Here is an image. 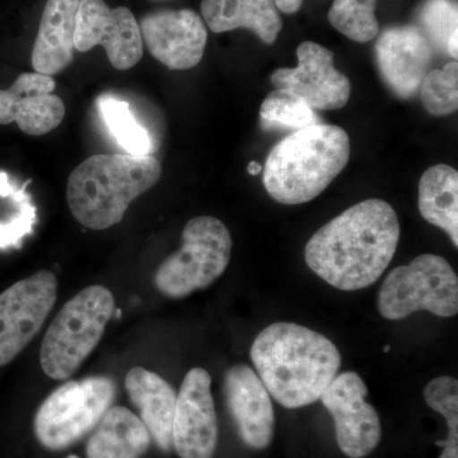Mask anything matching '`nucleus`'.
<instances>
[{
    "mask_svg": "<svg viewBox=\"0 0 458 458\" xmlns=\"http://www.w3.org/2000/svg\"><path fill=\"white\" fill-rule=\"evenodd\" d=\"M400 222L390 204L369 199L318 229L304 250L306 264L340 291L375 284L393 261Z\"/></svg>",
    "mask_w": 458,
    "mask_h": 458,
    "instance_id": "nucleus-1",
    "label": "nucleus"
},
{
    "mask_svg": "<svg viewBox=\"0 0 458 458\" xmlns=\"http://www.w3.org/2000/svg\"><path fill=\"white\" fill-rule=\"evenodd\" d=\"M250 354L267 393L286 409L303 408L321 399L342 367L335 344L292 322L264 328Z\"/></svg>",
    "mask_w": 458,
    "mask_h": 458,
    "instance_id": "nucleus-2",
    "label": "nucleus"
},
{
    "mask_svg": "<svg viewBox=\"0 0 458 458\" xmlns=\"http://www.w3.org/2000/svg\"><path fill=\"white\" fill-rule=\"evenodd\" d=\"M351 152L349 135L339 126L318 123L295 131L267 156L265 189L280 204L309 203L342 174Z\"/></svg>",
    "mask_w": 458,
    "mask_h": 458,
    "instance_id": "nucleus-3",
    "label": "nucleus"
},
{
    "mask_svg": "<svg viewBox=\"0 0 458 458\" xmlns=\"http://www.w3.org/2000/svg\"><path fill=\"white\" fill-rule=\"evenodd\" d=\"M153 156L95 155L75 167L66 185L69 209L81 225L104 231L123 221L135 199L158 182Z\"/></svg>",
    "mask_w": 458,
    "mask_h": 458,
    "instance_id": "nucleus-4",
    "label": "nucleus"
},
{
    "mask_svg": "<svg viewBox=\"0 0 458 458\" xmlns=\"http://www.w3.org/2000/svg\"><path fill=\"white\" fill-rule=\"evenodd\" d=\"M114 313V298L104 285H90L75 294L51 322L40 351L45 375L64 381L95 351Z\"/></svg>",
    "mask_w": 458,
    "mask_h": 458,
    "instance_id": "nucleus-5",
    "label": "nucleus"
},
{
    "mask_svg": "<svg viewBox=\"0 0 458 458\" xmlns=\"http://www.w3.org/2000/svg\"><path fill=\"white\" fill-rule=\"evenodd\" d=\"M231 254L232 237L225 223L214 216H195L183 228L179 251L156 271V288L174 300L188 297L216 282L227 269Z\"/></svg>",
    "mask_w": 458,
    "mask_h": 458,
    "instance_id": "nucleus-6",
    "label": "nucleus"
},
{
    "mask_svg": "<svg viewBox=\"0 0 458 458\" xmlns=\"http://www.w3.org/2000/svg\"><path fill=\"white\" fill-rule=\"evenodd\" d=\"M116 385L105 376L59 386L33 420L36 438L49 451H63L92 432L113 406Z\"/></svg>",
    "mask_w": 458,
    "mask_h": 458,
    "instance_id": "nucleus-7",
    "label": "nucleus"
},
{
    "mask_svg": "<svg viewBox=\"0 0 458 458\" xmlns=\"http://www.w3.org/2000/svg\"><path fill=\"white\" fill-rule=\"evenodd\" d=\"M382 318L399 321L428 311L438 318L458 312V278L442 256L424 254L388 274L378 295Z\"/></svg>",
    "mask_w": 458,
    "mask_h": 458,
    "instance_id": "nucleus-8",
    "label": "nucleus"
},
{
    "mask_svg": "<svg viewBox=\"0 0 458 458\" xmlns=\"http://www.w3.org/2000/svg\"><path fill=\"white\" fill-rule=\"evenodd\" d=\"M57 279L41 270L0 294V367L11 363L38 335L56 302Z\"/></svg>",
    "mask_w": 458,
    "mask_h": 458,
    "instance_id": "nucleus-9",
    "label": "nucleus"
},
{
    "mask_svg": "<svg viewBox=\"0 0 458 458\" xmlns=\"http://www.w3.org/2000/svg\"><path fill=\"white\" fill-rule=\"evenodd\" d=\"M74 45L80 53L101 45L117 71L134 68L144 53L140 23L131 9L110 8L104 0H81L75 20Z\"/></svg>",
    "mask_w": 458,
    "mask_h": 458,
    "instance_id": "nucleus-10",
    "label": "nucleus"
},
{
    "mask_svg": "<svg viewBox=\"0 0 458 458\" xmlns=\"http://www.w3.org/2000/svg\"><path fill=\"white\" fill-rule=\"evenodd\" d=\"M367 394L369 388L358 373L344 372L319 399L334 419L337 445L351 458L369 456L381 442V420Z\"/></svg>",
    "mask_w": 458,
    "mask_h": 458,
    "instance_id": "nucleus-11",
    "label": "nucleus"
},
{
    "mask_svg": "<svg viewBox=\"0 0 458 458\" xmlns=\"http://www.w3.org/2000/svg\"><path fill=\"white\" fill-rule=\"evenodd\" d=\"M218 434L212 378L207 370L197 367L189 370L181 385L172 443L180 458H213Z\"/></svg>",
    "mask_w": 458,
    "mask_h": 458,
    "instance_id": "nucleus-12",
    "label": "nucleus"
},
{
    "mask_svg": "<svg viewBox=\"0 0 458 458\" xmlns=\"http://www.w3.org/2000/svg\"><path fill=\"white\" fill-rule=\"evenodd\" d=\"M297 68H282L271 74L276 89H286L303 99L313 110H339L351 98V81L334 65V54L313 41L297 49Z\"/></svg>",
    "mask_w": 458,
    "mask_h": 458,
    "instance_id": "nucleus-13",
    "label": "nucleus"
},
{
    "mask_svg": "<svg viewBox=\"0 0 458 458\" xmlns=\"http://www.w3.org/2000/svg\"><path fill=\"white\" fill-rule=\"evenodd\" d=\"M140 27L148 51L172 71H188L203 59L207 27L191 9L153 12L141 18Z\"/></svg>",
    "mask_w": 458,
    "mask_h": 458,
    "instance_id": "nucleus-14",
    "label": "nucleus"
},
{
    "mask_svg": "<svg viewBox=\"0 0 458 458\" xmlns=\"http://www.w3.org/2000/svg\"><path fill=\"white\" fill-rule=\"evenodd\" d=\"M433 47L417 26L391 27L376 44L382 80L397 98H414L432 63Z\"/></svg>",
    "mask_w": 458,
    "mask_h": 458,
    "instance_id": "nucleus-15",
    "label": "nucleus"
},
{
    "mask_svg": "<svg viewBox=\"0 0 458 458\" xmlns=\"http://www.w3.org/2000/svg\"><path fill=\"white\" fill-rule=\"evenodd\" d=\"M55 81L49 75L23 73L8 89H0V125L16 123L25 134H49L65 116L64 101L54 93Z\"/></svg>",
    "mask_w": 458,
    "mask_h": 458,
    "instance_id": "nucleus-16",
    "label": "nucleus"
},
{
    "mask_svg": "<svg viewBox=\"0 0 458 458\" xmlns=\"http://www.w3.org/2000/svg\"><path fill=\"white\" fill-rule=\"evenodd\" d=\"M225 396L238 436L247 447L258 451L269 447L276 417L270 394L258 373L243 364L229 369L225 376Z\"/></svg>",
    "mask_w": 458,
    "mask_h": 458,
    "instance_id": "nucleus-17",
    "label": "nucleus"
},
{
    "mask_svg": "<svg viewBox=\"0 0 458 458\" xmlns=\"http://www.w3.org/2000/svg\"><path fill=\"white\" fill-rule=\"evenodd\" d=\"M81 0H47L32 49L36 73L53 77L73 62L75 20Z\"/></svg>",
    "mask_w": 458,
    "mask_h": 458,
    "instance_id": "nucleus-18",
    "label": "nucleus"
},
{
    "mask_svg": "<svg viewBox=\"0 0 458 458\" xmlns=\"http://www.w3.org/2000/svg\"><path fill=\"white\" fill-rule=\"evenodd\" d=\"M125 388L132 405L140 410V419L150 438L161 451L170 452L174 448L172 427L177 401L174 387L161 376L134 367L125 377Z\"/></svg>",
    "mask_w": 458,
    "mask_h": 458,
    "instance_id": "nucleus-19",
    "label": "nucleus"
},
{
    "mask_svg": "<svg viewBox=\"0 0 458 458\" xmlns=\"http://www.w3.org/2000/svg\"><path fill=\"white\" fill-rule=\"evenodd\" d=\"M201 14L213 32L246 29L267 45L276 42L283 27L274 0H203Z\"/></svg>",
    "mask_w": 458,
    "mask_h": 458,
    "instance_id": "nucleus-20",
    "label": "nucleus"
},
{
    "mask_svg": "<svg viewBox=\"0 0 458 458\" xmlns=\"http://www.w3.org/2000/svg\"><path fill=\"white\" fill-rule=\"evenodd\" d=\"M92 432L87 458H140L152 441L140 419L123 406H111Z\"/></svg>",
    "mask_w": 458,
    "mask_h": 458,
    "instance_id": "nucleus-21",
    "label": "nucleus"
},
{
    "mask_svg": "<svg viewBox=\"0 0 458 458\" xmlns=\"http://www.w3.org/2000/svg\"><path fill=\"white\" fill-rule=\"evenodd\" d=\"M419 210L458 247V172L447 165L428 168L419 183Z\"/></svg>",
    "mask_w": 458,
    "mask_h": 458,
    "instance_id": "nucleus-22",
    "label": "nucleus"
},
{
    "mask_svg": "<svg viewBox=\"0 0 458 458\" xmlns=\"http://www.w3.org/2000/svg\"><path fill=\"white\" fill-rule=\"evenodd\" d=\"M99 116L116 143L126 155L150 156L155 150L152 138L140 125L129 102L114 95H101L96 99Z\"/></svg>",
    "mask_w": 458,
    "mask_h": 458,
    "instance_id": "nucleus-23",
    "label": "nucleus"
},
{
    "mask_svg": "<svg viewBox=\"0 0 458 458\" xmlns=\"http://www.w3.org/2000/svg\"><path fill=\"white\" fill-rule=\"evenodd\" d=\"M262 129H300L318 123L315 110L302 98L286 89H276L267 95L260 107Z\"/></svg>",
    "mask_w": 458,
    "mask_h": 458,
    "instance_id": "nucleus-24",
    "label": "nucleus"
},
{
    "mask_svg": "<svg viewBox=\"0 0 458 458\" xmlns=\"http://www.w3.org/2000/svg\"><path fill=\"white\" fill-rule=\"evenodd\" d=\"M421 32L432 47L445 51L452 59L458 55V8L456 0H426L419 11Z\"/></svg>",
    "mask_w": 458,
    "mask_h": 458,
    "instance_id": "nucleus-25",
    "label": "nucleus"
},
{
    "mask_svg": "<svg viewBox=\"0 0 458 458\" xmlns=\"http://www.w3.org/2000/svg\"><path fill=\"white\" fill-rule=\"evenodd\" d=\"M375 9L376 0H334L328 21L346 38L364 44L378 35Z\"/></svg>",
    "mask_w": 458,
    "mask_h": 458,
    "instance_id": "nucleus-26",
    "label": "nucleus"
},
{
    "mask_svg": "<svg viewBox=\"0 0 458 458\" xmlns=\"http://www.w3.org/2000/svg\"><path fill=\"white\" fill-rule=\"evenodd\" d=\"M424 399L434 411L445 417L447 439L437 442L443 451L439 458H458V382L450 376L437 377L427 385Z\"/></svg>",
    "mask_w": 458,
    "mask_h": 458,
    "instance_id": "nucleus-27",
    "label": "nucleus"
},
{
    "mask_svg": "<svg viewBox=\"0 0 458 458\" xmlns=\"http://www.w3.org/2000/svg\"><path fill=\"white\" fill-rule=\"evenodd\" d=\"M424 107L434 116H447L458 107V64L456 60L445 68L428 72L420 84Z\"/></svg>",
    "mask_w": 458,
    "mask_h": 458,
    "instance_id": "nucleus-28",
    "label": "nucleus"
},
{
    "mask_svg": "<svg viewBox=\"0 0 458 458\" xmlns=\"http://www.w3.org/2000/svg\"><path fill=\"white\" fill-rule=\"evenodd\" d=\"M278 11L285 14H293L302 7L303 0H274Z\"/></svg>",
    "mask_w": 458,
    "mask_h": 458,
    "instance_id": "nucleus-29",
    "label": "nucleus"
},
{
    "mask_svg": "<svg viewBox=\"0 0 458 458\" xmlns=\"http://www.w3.org/2000/svg\"><path fill=\"white\" fill-rule=\"evenodd\" d=\"M261 171L262 167L258 162H251V164L249 165V174H252V176H256V174H260Z\"/></svg>",
    "mask_w": 458,
    "mask_h": 458,
    "instance_id": "nucleus-30",
    "label": "nucleus"
},
{
    "mask_svg": "<svg viewBox=\"0 0 458 458\" xmlns=\"http://www.w3.org/2000/svg\"><path fill=\"white\" fill-rule=\"evenodd\" d=\"M384 352H390V345H386L384 348Z\"/></svg>",
    "mask_w": 458,
    "mask_h": 458,
    "instance_id": "nucleus-31",
    "label": "nucleus"
},
{
    "mask_svg": "<svg viewBox=\"0 0 458 458\" xmlns=\"http://www.w3.org/2000/svg\"><path fill=\"white\" fill-rule=\"evenodd\" d=\"M66 458H80V457H78V456H74V454H69V456H68V457H66Z\"/></svg>",
    "mask_w": 458,
    "mask_h": 458,
    "instance_id": "nucleus-32",
    "label": "nucleus"
}]
</instances>
